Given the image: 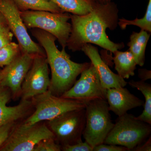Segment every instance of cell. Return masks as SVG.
<instances>
[{
  "label": "cell",
  "instance_id": "cell-1",
  "mask_svg": "<svg viewBox=\"0 0 151 151\" xmlns=\"http://www.w3.org/2000/svg\"><path fill=\"white\" fill-rule=\"evenodd\" d=\"M118 10L116 4L95 1L92 10L84 15L70 14L71 30L66 47L73 52L81 51L86 44L97 45L113 52L124 47L123 42L116 43L106 34L107 28L113 30L118 24Z\"/></svg>",
  "mask_w": 151,
  "mask_h": 151
},
{
  "label": "cell",
  "instance_id": "cell-2",
  "mask_svg": "<svg viewBox=\"0 0 151 151\" xmlns=\"http://www.w3.org/2000/svg\"><path fill=\"white\" fill-rule=\"evenodd\" d=\"M31 31L45 52L50 68L51 78L48 90L53 95L61 97L73 86L78 76L89 67L91 62H73L65 49L60 50L57 48L54 36L39 29H31Z\"/></svg>",
  "mask_w": 151,
  "mask_h": 151
},
{
  "label": "cell",
  "instance_id": "cell-3",
  "mask_svg": "<svg viewBox=\"0 0 151 151\" xmlns=\"http://www.w3.org/2000/svg\"><path fill=\"white\" fill-rule=\"evenodd\" d=\"M151 133V125L126 113L117 118L103 143L123 146L128 151H132L145 142Z\"/></svg>",
  "mask_w": 151,
  "mask_h": 151
},
{
  "label": "cell",
  "instance_id": "cell-4",
  "mask_svg": "<svg viewBox=\"0 0 151 151\" xmlns=\"http://www.w3.org/2000/svg\"><path fill=\"white\" fill-rule=\"evenodd\" d=\"M34 110L21 122L26 126L48 121L68 111L84 109L85 103L80 100L55 96L47 90L31 99Z\"/></svg>",
  "mask_w": 151,
  "mask_h": 151
},
{
  "label": "cell",
  "instance_id": "cell-5",
  "mask_svg": "<svg viewBox=\"0 0 151 151\" xmlns=\"http://www.w3.org/2000/svg\"><path fill=\"white\" fill-rule=\"evenodd\" d=\"M20 12L27 28H37L56 37L62 49H65L71 30L69 13H53L44 11L28 10Z\"/></svg>",
  "mask_w": 151,
  "mask_h": 151
},
{
  "label": "cell",
  "instance_id": "cell-6",
  "mask_svg": "<svg viewBox=\"0 0 151 151\" xmlns=\"http://www.w3.org/2000/svg\"><path fill=\"white\" fill-rule=\"evenodd\" d=\"M86 124L82 136L90 146L104 143L114 126L106 100L98 99L85 103Z\"/></svg>",
  "mask_w": 151,
  "mask_h": 151
},
{
  "label": "cell",
  "instance_id": "cell-7",
  "mask_svg": "<svg viewBox=\"0 0 151 151\" xmlns=\"http://www.w3.org/2000/svg\"><path fill=\"white\" fill-rule=\"evenodd\" d=\"M47 127L60 146L72 145L81 142L86 124V110L68 111L55 119L47 121Z\"/></svg>",
  "mask_w": 151,
  "mask_h": 151
},
{
  "label": "cell",
  "instance_id": "cell-8",
  "mask_svg": "<svg viewBox=\"0 0 151 151\" xmlns=\"http://www.w3.org/2000/svg\"><path fill=\"white\" fill-rule=\"evenodd\" d=\"M47 138L55 139V136L45 122L26 126L21 122L16 124L0 151H33L39 142Z\"/></svg>",
  "mask_w": 151,
  "mask_h": 151
},
{
  "label": "cell",
  "instance_id": "cell-9",
  "mask_svg": "<svg viewBox=\"0 0 151 151\" xmlns=\"http://www.w3.org/2000/svg\"><path fill=\"white\" fill-rule=\"evenodd\" d=\"M0 11L19 45L21 53L45 55L43 48L35 42L28 33L20 12L12 0H1Z\"/></svg>",
  "mask_w": 151,
  "mask_h": 151
},
{
  "label": "cell",
  "instance_id": "cell-10",
  "mask_svg": "<svg viewBox=\"0 0 151 151\" xmlns=\"http://www.w3.org/2000/svg\"><path fill=\"white\" fill-rule=\"evenodd\" d=\"M80 74L79 79L61 97L80 100L85 103L96 99L106 100L107 90L102 86L99 73L92 63Z\"/></svg>",
  "mask_w": 151,
  "mask_h": 151
},
{
  "label": "cell",
  "instance_id": "cell-11",
  "mask_svg": "<svg viewBox=\"0 0 151 151\" xmlns=\"http://www.w3.org/2000/svg\"><path fill=\"white\" fill-rule=\"evenodd\" d=\"M50 69L45 55L35 54L22 86L21 100H30L48 90Z\"/></svg>",
  "mask_w": 151,
  "mask_h": 151
},
{
  "label": "cell",
  "instance_id": "cell-12",
  "mask_svg": "<svg viewBox=\"0 0 151 151\" xmlns=\"http://www.w3.org/2000/svg\"><path fill=\"white\" fill-rule=\"evenodd\" d=\"M35 55L21 53L2 69L0 85L10 90L14 100L20 97L23 82L32 64Z\"/></svg>",
  "mask_w": 151,
  "mask_h": 151
},
{
  "label": "cell",
  "instance_id": "cell-13",
  "mask_svg": "<svg viewBox=\"0 0 151 151\" xmlns=\"http://www.w3.org/2000/svg\"><path fill=\"white\" fill-rule=\"evenodd\" d=\"M12 99L10 90L7 87L0 85V126L8 123L22 122L34 110L30 100H21L16 106H7Z\"/></svg>",
  "mask_w": 151,
  "mask_h": 151
},
{
  "label": "cell",
  "instance_id": "cell-14",
  "mask_svg": "<svg viewBox=\"0 0 151 151\" xmlns=\"http://www.w3.org/2000/svg\"><path fill=\"white\" fill-rule=\"evenodd\" d=\"M81 50L88 57L96 68L104 89L107 90L111 88H121L127 85V82L124 78L111 71L101 58L97 47L88 43L83 46Z\"/></svg>",
  "mask_w": 151,
  "mask_h": 151
},
{
  "label": "cell",
  "instance_id": "cell-15",
  "mask_svg": "<svg viewBox=\"0 0 151 151\" xmlns=\"http://www.w3.org/2000/svg\"><path fill=\"white\" fill-rule=\"evenodd\" d=\"M106 100L109 111L119 117L129 110L144 105L143 100L132 94L127 88H113L107 89Z\"/></svg>",
  "mask_w": 151,
  "mask_h": 151
},
{
  "label": "cell",
  "instance_id": "cell-16",
  "mask_svg": "<svg viewBox=\"0 0 151 151\" xmlns=\"http://www.w3.org/2000/svg\"><path fill=\"white\" fill-rule=\"evenodd\" d=\"M150 35L147 32L142 30L139 32H134L127 44L129 50L133 55L137 65L140 66H143L145 63L146 47Z\"/></svg>",
  "mask_w": 151,
  "mask_h": 151
},
{
  "label": "cell",
  "instance_id": "cell-17",
  "mask_svg": "<svg viewBox=\"0 0 151 151\" xmlns=\"http://www.w3.org/2000/svg\"><path fill=\"white\" fill-rule=\"evenodd\" d=\"M113 53L115 68L118 75L124 79L134 76L137 64L132 53L129 50L122 52L118 50Z\"/></svg>",
  "mask_w": 151,
  "mask_h": 151
},
{
  "label": "cell",
  "instance_id": "cell-18",
  "mask_svg": "<svg viewBox=\"0 0 151 151\" xmlns=\"http://www.w3.org/2000/svg\"><path fill=\"white\" fill-rule=\"evenodd\" d=\"M63 12L84 15L92 10L95 1L94 0H50Z\"/></svg>",
  "mask_w": 151,
  "mask_h": 151
},
{
  "label": "cell",
  "instance_id": "cell-19",
  "mask_svg": "<svg viewBox=\"0 0 151 151\" xmlns=\"http://www.w3.org/2000/svg\"><path fill=\"white\" fill-rule=\"evenodd\" d=\"M20 12L28 10L44 11L53 13H63L58 6L50 0H12Z\"/></svg>",
  "mask_w": 151,
  "mask_h": 151
},
{
  "label": "cell",
  "instance_id": "cell-20",
  "mask_svg": "<svg viewBox=\"0 0 151 151\" xmlns=\"http://www.w3.org/2000/svg\"><path fill=\"white\" fill-rule=\"evenodd\" d=\"M130 86L137 88L140 91L145 97L144 110L137 119L151 125V85L142 81H135L132 80L128 82Z\"/></svg>",
  "mask_w": 151,
  "mask_h": 151
},
{
  "label": "cell",
  "instance_id": "cell-21",
  "mask_svg": "<svg viewBox=\"0 0 151 151\" xmlns=\"http://www.w3.org/2000/svg\"><path fill=\"white\" fill-rule=\"evenodd\" d=\"M118 24L122 29L126 28L128 25H135L140 28L141 30L151 32V0H149L147 11L142 18H137L133 20H129L124 18L119 19Z\"/></svg>",
  "mask_w": 151,
  "mask_h": 151
},
{
  "label": "cell",
  "instance_id": "cell-22",
  "mask_svg": "<svg viewBox=\"0 0 151 151\" xmlns=\"http://www.w3.org/2000/svg\"><path fill=\"white\" fill-rule=\"evenodd\" d=\"M21 54L18 43L13 42L0 48V67L8 65Z\"/></svg>",
  "mask_w": 151,
  "mask_h": 151
},
{
  "label": "cell",
  "instance_id": "cell-23",
  "mask_svg": "<svg viewBox=\"0 0 151 151\" xmlns=\"http://www.w3.org/2000/svg\"><path fill=\"white\" fill-rule=\"evenodd\" d=\"M61 146L53 138L42 140L36 145L33 151H60Z\"/></svg>",
  "mask_w": 151,
  "mask_h": 151
},
{
  "label": "cell",
  "instance_id": "cell-24",
  "mask_svg": "<svg viewBox=\"0 0 151 151\" xmlns=\"http://www.w3.org/2000/svg\"><path fill=\"white\" fill-rule=\"evenodd\" d=\"M14 35L7 24L0 26V48L10 43Z\"/></svg>",
  "mask_w": 151,
  "mask_h": 151
},
{
  "label": "cell",
  "instance_id": "cell-25",
  "mask_svg": "<svg viewBox=\"0 0 151 151\" xmlns=\"http://www.w3.org/2000/svg\"><path fill=\"white\" fill-rule=\"evenodd\" d=\"M17 123H10L0 126V148L6 142Z\"/></svg>",
  "mask_w": 151,
  "mask_h": 151
},
{
  "label": "cell",
  "instance_id": "cell-26",
  "mask_svg": "<svg viewBox=\"0 0 151 151\" xmlns=\"http://www.w3.org/2000/svg\"><path fill=\"white\" fill-rule=\"evenodd\" d=\"M93 147L87 142L82 141L72 145L61 146V150L63 151H93Z\"/></svg>",
  "mask_w": 151,
  "mask_h": 151
},
{
  "label": "cell",
  "instance_id": "cell-27",
  "mask_svg": "<svg viewBox=\"0 0 151 151\" xmlns=\"http://www.w3.org/2000/svg\"><path fill=\"white\" fill-rule=\"evenodd\" d=\"M128 149L122 146L108 145L104 143L94 147L93 151H127Z\"/></svg>",
  "mask_w": 151,
  "mask_h": 151
},
{
  "label": "cell",
  "instance_id": "cell-28",
  "mask_svg": "<svg viewBox=\"0 0 151 151\" xmlns=\"http://www.w3.org/2000/svg\"><path fill=\"white\" fill-rule=\"evenodd\" d=\"M132 151H151V137H150L147 140H146L137 146L133 149Z\"/></svg>",
  "mask_w": 151,
  "mask_h": 151
},
{
  "label": "cell",
  "instance_id": "cell-29",
  "mask_svg": "<svg viewBox=\"0 0 151 151\" xmlns=\"http://www.w3.org/2000/svg\"><path fill=\"white\" fill-rule=\"evenodd\" d=\"M139 77L141 80L145 81L151 79V71L146 69H140L139 70Z\"/></svg>",
  "mask_w": 151,
  "mask_h": 151
},
{
  "label": "cell",
  "instance_id": "cell-30",
  "mask_svg": "<svg viewBox=\"0 0 151 151\" xmlns=\"http://www.w3.org/2000/svg\"><path fill=\"white\" fill-rule=\"evenodd\" d=\"M7 24L4 17V16L2 13L0 11V26L3 25Z\"/></svg>",
  "mask_w": 151,
  "mask_h": 151
},
{
  "label": "cell",
  "instance_id": "cell-31",
  "mask_svg": "<svg viewBox=\"0 0 151 151\" xmlns=\"http://www.w3.org/2000/svg\"><path fill=\"white\" fill-rule=\"evenodd\" d=\"M97 3H101V4H107L111 1L112 0H94Z\"/></svg>",
  "mask_w": 151,
  "mask_h": 151
},
{
  "label": "cell",
  "instance_id": "cell-32",
  "mask_svg": "<svg viewBox=\"0 0 151 151\" xmlns=\"http://www.w3.org/2000/svg\"><path fill=\"white\" fill-rule=\"evenodd\" d=\"M3 76V72L2 69H0V84H1V81H2Z\"/></svg>",
  "mask_w": 151,
  "mask_h": 151
},
{
  "label": "cell",
  "instance_id": "cell-33",
  "mask_svg": "<svg viewBox=\"0 0 151 151\" xmlns=\"http://www.w3.org/2000/svg\"><path fill=\"white\" fill-rule=\"evenodd\" d=\"M0 1H1V0H0Z\"/></svg>",
  "mask_w": 151,
  "mask_h": 151
}]
</instances>
